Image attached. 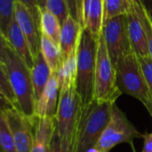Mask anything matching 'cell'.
Returning <instances> with one entry per match:
<instances>
[{"mask_svg": "<svg viewBox=\"0 0 152 152\" xmlns=\"http://www.w3.org/2000/svg\"><path fill=\"white\" fill-rule=\"evenodd\" d=\"M16 2L17 0H0V31L3 37H6L15 18Z\"/></svg>", "mask_w": 152, "mask_h": 152, "instance_id": "44dd1931", "label": "cell"}, {"mask_svg": "<svg viewBox=\"0 0 152 152\" xmlns=\"http://www.w3.org/2000/svg\"><path fill=\"white\" fill-rule=\"evenodd\" d=\"M112 105L111 102H100L94 100L90 104L82 108L72 152H86L88 149L95 147L109 124Z\"/></svg>", "mask_w": 152, "mask_h": 152, "instance_id": "7a4b0ae2", "label": "cell"}, {"mask_svg": "<svg viewBox=\"0 0 152 152\" xmlns=\"http://www.w3.org/2000/svg\"><path fill=\"white\" fill-rule=\"evenodd\" d=\"M82 102L77 92L76 83L61 89L58 111L56 115V131L62 145L73 150V143L82 113Z\"/></svg>", "mask_w": 152, "mask_h": 152, "instance_id": "5b68a950", "label": "cell"}, {"mask_svg": "<svg viewBox=\"0 0 152 152\" xmlns=\"http://www.w3.org/2000/svg\"><path fill=\"white\" fill-rule=\"evenodd\" d=\"M5 37V39L12 47V49L23 59V61L28 64V66L32 69L34 57L32 55L28 39L25 37L23 31L21 30L20 27L19 26L18 22L16 21L15 18L9 28L6 37Z\"/></svg>", "mask_w": 152, "mask_h": 152, "instance_id": "9a60e30c", "label": "cell"}, {"mask_svg": "<svg viewBox=\"0 0 152 152\" xmlns=\"http://www.w3.org/2000/svg\"><path fill=\"white\" fill-rule=\"evenodd\" d=\"M142 137L143 139L142 152H152V133H145Z\"/></svg>", "mask_w": 152, "mask_h": 152, "instance_id": "4dcf8cb0", "label": "cell"}, {"mask_svg": "<svg viewBox=\"0 0 152 152\" xmlns=\"http://www.w3.org/2000/svg\"><path fill=\"white\" fill-rule=\"evenodd\" d=\"M134 6L145 29L146 37H147V43H148V49H149V55L152 60V25L151 23V20L146 13V11L141 0H134Z\"/></svg>", "mask_w": 152, "mask_h": 152, "instance_id": "603a6c76", "label": "cell"}, {"mask_svg": "<svg viewBox=\"0 0 152 152\" xmlns=\"http://www.w3.org/2000/svg\"><path fill=\"white\" fill-rule=\"evenodd\" d=\"M69 10V14L72 18H74L77 21L80 23V18H79V11H78V4L77 0H66ZM81 24V23H80ZM82 25V24H81Z\"/></svg>", "mask_w": 152, "mask_h": 152, "instance_id": "f1b7e54d", "label": "cell"}, {"mask_svg": "<svg viewBox=\"0 0 152 152\" xmlns=\"http://www.w3.org/2000/svg\"><path fill=\"white\" fill-rule=\"evenodd\" d=\"M20 3L23 4L28 11L31 12L32 16L34 17L35 20L40 26V17H41V10L38 6L37 0H17Z\"/></svg>", "mask_w": 152, "mask_h": 152, "instance_id": "4316f807", "label": "cell"}, {"mask_svg": "<svg viewBox=\"0 0 152 152\" xmlns=\"http://www.w3.org/2000/svg\"><path fill=\"white\" fill-rule=\"evenodd\" d=\"M60 92L61 88L56 72H53L45 92L37 102V118H56L60 100Z\"/></svg>", "mask_w": 152, "mask_h": 152, "instance_id": "8fae6325", "label": "cell"}, {"mask_svg": "<svg viewBox=\"0 0 152 152\" xmlns=\"http://www.w3.org/2000/svg\"><path fill=\"white\" fill-rule=\"evenodd\" d=\"M142 135L115 102L112 105L109 124L102 132L95 147L102 152H110L120 143H129L133 148L134 141L142 137Z\"/></svg>", "mask_w": 152, "mask_h": 152, "instance_id": "52a82bcc", "label": "cell"}, {"mask_svg": "<svg viewBox=\"0 0 152 152\" xmlns=\"http://www.w3.org/2000/svg\"><path fill=\"white\" fill-rule=\"evenodd\" d=\"M147 110H148V112L150 113V115L151 116V118H152V104L150 106V107H149V108H148V109H147Z\"/></svg>", "mask_w": 152, "mask_h": 152, "instance_id": "d590c367", "label": "cell"}, {"mask_svg": "<svg viewBox=\"0 0 152 152\" xmlns=\"http://www.w3.org/2000/svg\"><path fill=\"white\" fill-rule=\"evenodd\" d=\"M56 130V119L53 118H37L35 126V137L50 146Z\"/></svg>", "mask_w": 152, "mask_h": 152, "instance_id": "d6986e66", "label": "cell"}, {"mask_svg": "<svg viewBox=\"0 0 152 152\" xmlns=\"http://www.w3.org/2000/svg\"><path fill=\"white\" fill-rule=\"evenodd\" d=\"M40 29L41 34L45 35L60 46L61 25L57 17L45 9L41 11Z\"/></svg>", "mask_w": 152, "mask_h": 152, "instance_id": "ac0fdd59", "label": "cell"}, {"mask_svg": "<svg viewBox=\"0 0 152 152\" xmlns=\"http://www.w3.org/2000/svg\"><path fill=\"white\" fill-rule=\"evenodd\" d=\"M49 152H72L71 151L68 150L67 148H65L60 139V136L57 133V131L55 130V133L53 136V139L51 141L50 143V147H49Z\"/></svg>", "mask_w": 152, "mask_h": 152, "instance_id": "83f0119b", "label": "cell"}, {"mask_svg": "<svg viewBox=\"0 0 152 152\" xmlns=\"http://www.w3.org/2000/svg\"><path fill=\"white\" fill-rule=\"evenodd\" d=\"M49 147L50 146L46 145L45 143L35 137L31 152H49Z\"/></svg>", "mask_w": 152, "mask_h": 152, "instance_id": "f546056e", "label": "cell"}, {"mask_svg": "<svg viewBox=\"0 0 152 152\" xmlns=\"http://www.w3.org/2000/svg\"><path fill=\"white\" fill-rule=\"evenodd\" d=\"M104 0H83L82 20L84 28L99 38L103 24Z\"/></svg>", "mask_w": 152, "mask_h": 152, "instance_id": "7c38bea8", "label": "cell"}, {"mask_svg": "<svg viewBox=\"0 0 152 152\" xmlns=\"http://www.w3.org/2000/svg\"><path fill=\"white\" fill-rule=\"evenodd\" d=\"M45 10L56 16L61 26L70 15L66 0H47Z\"/></svg>", "mask_w": 152, "mask_h": 152, "instance_id": "cb8c5ba5", "label": "cell"}, {"mask_svg": "<svg viewBox=\"0 0 152 152\" xmlns=\"http://www.w3.org/2000/svg\"><path fill=\"white\" fill-rule=\"evenodd\" d=\"M152 25V0H141Z\"/></svg>", "mask_w": 152, "mask_h": 152, "instance_id": "1f68e13d", "label": "cell"}, {"mask_svg": "<svg viewBox=\"0 0 152 152\" xmlns=\"http://www.w3.org/2000/svg\"><path fill=\"white\" fill-rule=\"evenodd\" d=\"M133 150H134V152H136L135 151H134V147H133Z\"/></svg>", "mask_w": 152, "mask_h": 152, "instance_id": "8d00e7d4", "label": "cell"}, {"mask_svg": "<svg viewBox=\"0 0 152 152\" xmlns=\"http://www.w3.org/2000/svg\"><path fill=\"white\" fill-rule=\"evenodd\" d=\"M98 40L87 29L84 28L77 50L76 88L81 99L82 107L94 101V77Z\"/></svg>", "mask_w": 152, "mask_h": 152, "instance_id": "3957f363", "label": "cell"}, {"mask_svg": "<svg viewBox=\"0 0 152 152\" xmlns=\"http://www.w3.org/2000/svg\"><path fill=\"white\" fill-rule=\"evenodd\" d=\"M82 1L83 0H77L78 4V11H79V18H80V23L83 26V20H82ZM84 27V26H83Z\"/></svg>", "mask_w": 152, "mask_h": 152, "instance_id": "d6a6232c", "label": "cell"}, {"mask_svg": "<svg viewBox=\"0 0 152 152\" xmlns=\"http://www.w3.org/2000/svg\"><path fill=\"white\" fill-rule=\"evenodd\" d=\"M117 86L115 66L110 57L105 41L101 35L98 40L94 100L114 103L121 95Z\"/></svg>", "mask_w": 152, "mask_h": 152, "instance_id": "8992f818", "label": "cell"}, {"mask_svg": "<svg viewBox=\"0 0 152 152\" xmlns=\"http://www.w3.org/2000/svg\"><path fill=\"white\" fill-rule=\"evenodd\" d=\"M115 69L117 86L120 92L139 100L148 109L152 104L151 94L134 51L122 55L115 64Z\"/></svg>", "mask_w": 152, "mask_h": 152, "instance_id": "277c9868", "label": "cell"}, {"mask_svg": "<svg viewBox=\"0 0 152 152\" xmlns=\"http://www.w3.org/2000/svg\"><path fill=\"white\" fill-rule=\"evenodd\" d=\"M0 147L1 152H18L12 133L3 112H0Z\"/></svg>", "mask_w": 152, "mask_h": 152, "instance_id": "7402d4cb", "label": "cell"}, {"mask_svg": "<svg viewBox=\"0 0 152 152\" xmlns=\"http://www.w3.org/2000/svg\"><path fill=\"white\" fill-rule=\"evenodd\" d=\"M0 96L12 106L18 108V102L11 83L4 69H0Z\"/></svg>", "mask_w": 152, "mask_h": 152, "instance_id": "d4e9b609", "label": "cell"}, {"mask_svg": "<svg viewBox=\"0 0 152 152\" xmlns=\"http://www.w3.org/2000/svg\"><path fill=\"white\" fill-rule=\"evenodd\" d=\"M5 115L18 152H31L35 139L36 122L28 119L19 109L1 98V111Z\"/></svg>", "mask_w": 152, "mask_h": 152, "instance_id": "9c48e42d", "label": "cell"}, {"mask_svg": "<svg viewBox=\"0 0 152 152\" xmlns=\"http://www.w3.org/2000/svg\"><path fill=\"white\" fill-rule=\"evenodd\" d=\"M40 52L42 53L51 70L53 72H57L64 61L60 46L50 38L41 34Z\"/></svg>", "mask_w": 152, "mask_h": 152, "instance_id": "e0dca14e", "label": "cell"}, {"mask_svg": "<svg viewBox=\"0 0 152 152\" xmlns=\"http://www.w3.org/2000/svg\"><path fill=\"white\" fill-rule=\"evenodd\" d=\"M46 1H47V0H37L38 6H39V8H40V10H41V11H43V10H45V9Z\"/></svg>", "mask_w": 152, "mask_h": 152, "instance_id": "836d02e7", "label": "cell"}, {"mask_svg": "<svg viewBox=\"0 0 152 152\" xmlns=\"http://www.w3.org/2000/svg\"><path fill=\"white\" fill-rule=\"evenodd\" d=\"M102 36L114 66L122 55L133 50L128 33L126 14L116 16L104 21Z\"/></svg>", "mask_w": 152, "mask_h": 152, "instance_id": "ba28073f", "label": "cell"}, {"mask_svg": "<svg viewBox=\"0 0 152 152\" xmlns=\"http://www.w3.org/2000/svg\"><path fill=\"white\" fill-rule=\"evenodd\" d=\"M133 0H104L103 22L119 15L126 14L133 7Z\"/></svg>", "mask_w": 152, "mask_h": 152, "instance_id": "ffe728a7", "label": "cell"}, {"mask_svg": "<svg viewBox=\"0 0 152 152\" xmlns=\"http://www.w3.org/2000/svg\"><path fill=\"white\" fill-rule=\"evenodd\" d=\"M84 27L70 15L61 26L60 48L63 59L77 53Z\"/></svg>", "mask_w": 152, "mask_h": 152, "instance_id": "5bb4252c", "label": "cell"}, {"mask_svg": "<svg viewBox=\"0 0 152 152\" xmlns=\"http://www.w3.org/2000/svg\"><path fill=\"white\" fill-rule=\"evenodd\" d=\"M139 61L152 96V60L149 55V56L139 57Z\"/></svg>", "mask_w": 152, "mask_h": 152, "instance_id": "484cf974", "label": "cell"}, {"mask_svg": "<svg viewBox=\"0 0 152 152\" xmlns=\"http://www.w3.org/2000/svg\"><path fill=\"white\" fill-rule=\"evenodd\" d=\"M52 74L53 71L51 70L49 65L47 64L42 53L40 52L35 57L33 66L31 69L32 82L37 102L42 96L43 93L45 92Z\"/></svg>", "mask_w": 152, "mask_h": 152, "instance_id": "2e32d148", "label": "cell"}, {"mask_svg": "<svg viewBox=\"0 0 152 152\" xmlns=\"http://www.w3.org/2000/svg\"><path fill=\"white\" fill-rule=\"evenodd\" d=\"M86 152H102L99 149H97L96 147H92V148H90V149H88L87 151Z\"/></svg>", "mask_w": 152, "mask_h": 152, "instance_id": "e575fe53", "label": "cell"}, {"mask_svg": "<svg viewBox=\"0 0 152 152\" xmlns=\"http://www.w3.org/2000/svg\"><path fill=\"white\" fill-rule=\"evenodd\" d=\"M126 19L128 33L133 50L138 57L149 56L146 32L136 12V10L134 9V4L131 10L126 13Z\"/></svg>", "mask_w": 152, "mask_h": 152, "instance_id": "4fadbf2b", "label": "cell"}, {"mask_svg": "<svg viewBox=\"0 0 152 152\" xmlns=\"http://www.w3.org/2000/svg\"><path fill=\"white\" fill-rule=\"evenodd\" d=\"M0 69H4L8 77L17 99L19 110L32 122H36L37 118V102L31 69L3 36H1Z\"/></svg>", "mask_w": 152, "mask_h": 152, "instance_id": "6da1fadb", "label": "cell"}, {"mask_svg": "<svg viewBox=\"0 0 152 152\" xmlns=\"http://www.w3.org/2000/svg\"><path fill=\"white\" fill-rule=\"evenodd\" d=\"M15 20L23 31L29 44L32 55L35 57L40 53L41 29L28 9L19 1L16 2Z\"/></svg>", "mask_w": 152, "mask_h": 152, "instance_id": "30bf717a", "label": "cell"}]
</instances>
